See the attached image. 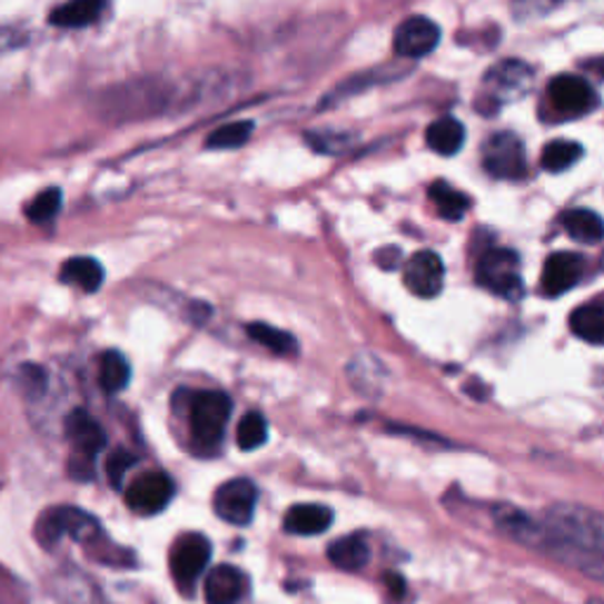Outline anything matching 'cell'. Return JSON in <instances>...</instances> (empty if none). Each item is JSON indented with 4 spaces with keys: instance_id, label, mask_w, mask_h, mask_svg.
<instances>
[{
    "instance_id": "1",
    "label": "cell",
    "mask_w": 604,
    "mask_h": 604,
    "mask_svg": "<svg viewBox=\"0 0 604 604\" xmlns=\"http://www.w3.org/2000/svg\"><path fill=\"white\" fill-rule=\"evenodd\" d=\"M536 551H545L593 578H604V515L583 505L557 503L545 513Z\"/></svg>"
},
{
    "instance_id": "2",
    "label": "cell",
    "mask_w": 604,
    "mask_h": 604,
    "mask_svg": "<svg viewBox=\"0 0 604 604\" xmlns=\"http://www.w3.org/2000/svg\"><path fill=\"white\" fill-rule=\"evenodd\" d=\"M229 416L231 399L225 393H216V389L194 393L189 399V433L194 449L201 454L218 452Z\"/></svg>"
},
{
    "instance_id": "3",
    "label": "cell",
    "mask_w": 604,
    "mask_h": 604,
    "mask_svg": "<svg viewBox=\"0 0 604 604\" xmlns=\"http://www.w3.org/2000/svg\"><path fill=\"white\" fill-rule=\"evenodd\" d=\"M65 433L71 444L69 475L78 482H88L95 477L97 454L105 449L107 435L102 425L97 423L86 408H73L65 420Z\"/></svg>"
},
{
    "instance_id": "4",
    "label": "cell",
    "mask_w": 604,
    "mask_h": 604,
    "mask_svg": "<svg viewBox=\"0 0 604 604\" xmlns=\"http://www.w3.org/2000/svg\"><path fill=\"white\" fill-rule=\"evenodd\" d=\"M534 88V69L519 60L496 62L484 73L482 102L489 109L515 105L529 95Z\"/></svg>"
},
{
    "instance_id": "5",
    "label": "cell",
    "mask_w": 604,
    "mask_h": 604,
    "mask_svg": "<svg viewBox=\"0 0 604 604\" xmlns=\"http://www.w3.org/2000/svg\"><path fill=\"white\" fill-rule=\"evenodd\" d=\"M71 538L78 543H88L100 536V522L92 515L78 508H50L41 519L36 522V541L46 545V548H55L62 538Z\"/></svg>"
},
{
    "instance_id": "6",
    "label": "cell",
    "mask_w": 604,
    "mask_h": 604,
    "mask_svg": "<svg viewBox=\"0 0 604 604\" xmlns=\"http://www.w3.org/2000/svg\"><path fill=\"white\" fill-rule=\"evenodd\" d=\"M477 284L505 300H519L524 294V284L517 253L511 248L486 250L477 263Z\"/></svg>"
},
{
    "instance_id": "7",
    "label": "cell",
    "mask_w": 604,
    "mask_h": 604,
    "mask_svg": "<svg viewBox=\"0 0 604 604\" xmlns=\"http://www.w3.org/2000/svg\"><path fill=\"white\" fill-rule=\"evenodd\" d=\"M210 562V541L201 534H187L172 545L170 572L182 593H191Z\"/></svg>"
},
{
    "instance_id": "8",
    "label": "cell",
    "mask_w": 604,
    "mask_h": 604,
    "mask_svg": "<svg viewBox=\"0 0 604 604\" xmlns=\"http://www.w3.org/2000/svg\"><path fill=\"white\" fill-rule=\"evenodd\" d=\"M482 164L486 172L501 180H519L527 172V154L517 135L494 132L484 145Z\"/></svg>"
},
{
    "instance_id": "9",
    "label": "cell",
    "mask_w": 604,
    "mask_h": 604,
    "mask_svg": "<svg viewBox=\"0 0 604 604\" xmlns=\"http://www.w3.org/2000/svg\"><path fill=\"white\" fill-rule=\"evenodd\" d=\"M258 505V489L250 479H229L225 482L212 498V508H216L218 517L237 524V527H246V524L256 515Z\"/></svg>"
},
{
    "instance_id": "10",
    "label": "cell",
    "mask_w": 604,
    "mask_h": 604,
    "mask_svg": "<svg viewBox=\"0 0 604 604\" xmlns=\"http://www.w3.org/2000/svg\"><path fill=\"white\" fill-rule=\"evenodd\" d=\"M442 41L439 27L423 14L408 17L395 31V52L404 60H420L437 50Z\"/></svg>"
},
{
    "instance_id": "11",
    "label": "cell",
    "mask_w": 604,
    "mask_h": 604,
    "mask_svg": "<svg viewBox=\"0 0 604 604\" xmlns=\"http://www.w3.org/2000/svg\"><path fill=\"white\" fill-rule=\"evenodd\" d=\"M172 494L175 486L166 473H147L128 486L126 503L138 515H159L170 503Z\"/></svg>"
},
{
    "instance_id": "12",
    "label": "cell",
    "mask_w": 604,
    "mask_h": 604,
    "mask_svg": "<svg viewBox=\"0 0 604 604\" xmlns=\"http://www.w3.org/2000/svg\"><path fill=\"white\" fill-rule=\"evenodd\" d=\"M404 284L418 298H437L444 288V263L433 250H420L404 265Z\"/></svg>"
},
{
    "instance_id": "13",
    "label": "cell",
    "mask_w": 604,
    "mask_h": 604,
    "mask_svg": "<svg viewBox=\"0 0 604 604\" xmlns=\"http://www.w3.org/2000/svg\"><path fill=\"white\" fill-rule=\"evenodd\" d=\"M548 95L555 109H560L562 113L583 116L597 107V95L583 76H572V73L555 76L548 83Z\"/></svg>"
},
{
    "instance_id": "14",
    "label": "cell",
    "mask_w": 604,
    "mask_h": 604,
    "mask_svg": "<svg viewBox=\"0 0 604 604\" xmlns=\"http://www.w3.org/2000/svg\"><path fill=\"white\" fill-rule=\"evenodd\" d=\"M583 271H586V260L576 256V253H570V250L553 253V256L543 265V277H541L543 294L548 298L564 296L583 279Z\"/></svg>"
},
{
    "instance_id": "15",
    "label": "cell",
    "mask_w": 604,
    "mask_h": 604,
    "mask_svg": "<svg viewBox=\"0 0 604 604\" xmlns=\"http://www.w3.org/2000/svg\"><path fill=\"white\" fill-rule=\"evenodd\" d=\"M246 593V576L231 564H220L206 576V604H237Z\"/></svg>"
},
{
    "instance_id": "16",
    "label": "cell",
    "mask_w": 604,
    "mask_h": 604,
    "mask_svg": "<svg viewBox=\"0 0 604 604\" xmlns=\"http://www.w3.org/2000/svg\"><path fill=\"white\" fill-rule=\"evenodd\" d=\"M334 524V511L317 503L294 505L284 517V529L296 536H319Z\"/></svg>"
},
{
    "instance_id": "17",
    "label": "cell",
    "mask_w": 604,
    "mask_h": 604,
    "mask_svg": "<svg viewBox=\"0 0 604 604\" xmlns=\"http://www.w3.org/2000/svg\"><path fill=\"white\" fill-rule=\"evenodd\" d=\"M562 227L576 244L593 246L604 241V220L595 210L572 208L567 212H562Z\"/></svg>"
},
{
    "instance_id": "18",
    "label": "cell",
    "mask_w": 604,
    "mask_h": 604,
    "mask_svg": "<svg viewBox=\"0 0 604 604\" xmlns=\"http://www.w3.org/2000/svg\"><path fill=\"white\" fill-rule=\"evenodd\" d=\"M372 551H368V543L362 534L343 536L328 545V560L336 564L343 572H359L366 567Z\"/></svg>"
},
{
    "instance_id": "19",
    "label": "cell",
    "mask_w": 604,
    "mask_h": 604,
    "mask_svg": "<svg viewBox=\"0 0 604 604\" xmlns=\"http://www.w3.org/2000/svg\"><path fill=\"white\" fill-rule=\"evenodd\" d=\"M60 279L69 286H78L86 294H95L105 284V267L95 258H71L62 265Z\"/></svg>"
},
{
    "instance_id": "20",
    "label": "cell",
    "mask_w": 604,
    "mask_h": 604,
    "mask_svg": "<svg viewBox=\"0 0 604 604\" xmlns=\"http://www.w3.org/2000/svg\"><path fill=\"white\" fill-rule=\"evenodd\" d=\"M105 3L97 0H73V3L60 6L50 12V24L60 29H81L100 19Z\"/></svg>"
},
{
    "instance_id": "21",
    "label": "cell",
    "mask_w": 604,
    "mask_h": 604,
    "mask_svg": "<svg viewBox=\"0 0 604 604\" xmlns=\"http://www.w3.org/2000/svg\"><path fill=\"white\" fill-rule=\"evenodd\" d=\"M425 142L439 156H454L465 142V128L452 116H444V119H437L427 128Z\"/></svg>"
},
{
    "instance_id": "22",
    "label": "cell",
    "mask_w": 604,
    "mask_h": 604,
    "mask_svg": "<svg viewBox=\"0 0 604 604\" xmlns=\"http://www.w3.org/2000/svg\"><path fill=\"white\" fill-rule=\"evenodd\" d=\"M572 334L591 345H604V305L586 303L572 311Z\"/></svg>"
},
{
    "instance_id": "23",
    "label": "cell",
    "mask_w": 604,
    "mask_h": 604,
    "mask_svg": "<svg viewBox=\"0 0 604 604\" xmlns=\"http://www.w3.org/2000/svg\"><path fill=\"white\" fill-rule=\"evenodd\" d=\"M430 199L437 206L439 216L449 222L463 220L467 216V208H471V199H467L463 191L454 189L452 185H446L442 180L430 187Z\"/></svg>"
},
{
    "instance_id": "24",
    "label": "cell",
    "mask_w": 604,
    "mask_h": 604,
    "mask_svg": "<svg viewBox=\"0 0 604 604\" xmlns=\"http://www.w3.org/2000/svg\"><path fill=\"white\" fill-rule=\"evenodd\" d=\"M130 376H132L130 364L119 353V349H109V353L102 355V362H100V385L107 389V393H121V389L128 387Z\"/></svg>"
},
{
    "instance_id": "25",
    "label": "cell",
    "mask_w": 604,
    "mask_h": 604,
    "mask_svg": "<svg viewBox=\"0 0 604 604\" xmlns=\"http://www.w3.org/2000/svg\"><path fill=\"white\" fill-rule=\"evenodd\" d=\"M246 334L250 336V340H256L258 345L271 349V353H275V355H294L296 347H298L294 336L286 334V330H281V328L263 324V321L248 324L246 326Z\"/></svg>"
},
{
    "instance_id": "26",
    "label": "cell",
    "mask_w": 604,
    "mask_h": 604,
    "mask_svg": "<svg viewBox=\"0 0 604 604\" xmlns=\"http://www.w3.org/2000/svg\"><path fill=\"white\" fill-rule=\"evenodd\" d=\"M581 154H583L581 145L557 140L543 149L541 166H543V170H548V172H564L581 159Z\"/></svg>"
},
{
    "instance_id": "27",
    "label": "cell",
    "mask_w": 604,
    "mask_h": 604,
    "mask_svg": "<svg viewBox=\"0 0 604 604\" xmlns=\"http://www.w3.org/2000/svg\"><path fill=\"white\" fill-rule=\"evenodd\" d=\"M253 135V121H234L212 130L206 140L208 149H239Z\"/></svg>"
},
{
    "instance_id": "28",
    "label": "cell",
    "mask_w": 604,
    "mask_h": 604,
    "mask_svg": "<svg viewBox=\"0 0 604 604\" xmlns=\"http://www.w3.org/2000/svg\"><path fill=\"white\" fill-rule=\"evenodd\" d=\"M269 437V427L263 414L250 412L241 418L239 430H237V444L241 452H256L267 442Z\"/></svg>"
},
{
    "instance_id": "29",
    "label": "cell",
    "mask_w": 604,
    "mask_h": 604,
    "mask_svg": "<svg viewBox=\"0 0 604 604\" xmlns=\"http://www.w3.org/2000/svg\"><path fill=\"white\" fill-rule=\"evenodd\" d=\"M62 208V191L57 187H50L38 194V197L27 206V218L36 225H43L57 218V212Z\"/></svg>"
},
{
    "instance_id": "30",
    "label": "cell",
    "mask_w": 604,
    "mask_h": 604,
    "mask_svg": "<svg viewBox=\"0 0 604 604\" xmlns=\"http://www.w3.org/2000/svg\"><path fill=\"white\" fill-rule=\"evenodd\" d=\"M305 142L319 154H343L355 145V138L349 132L338 130H309L305 135Z\"/></svg>"
},
{
    "instance_id": "31",
    "label": "cell",
    "mask_w": 604,
    "mask_h": 604,
    "mask_svg": "<svg viewBox=\"0 0 604 604\" xmlns=\"http://www.w3.org/2000/svg\"><path fill=\"white\" fill-rule=\"evenodd\" d=\"M135 461H138V458H135L132 454H128L126 449H119L116 454H111V458L107 463V473H109L111 486H116V489H121L128 467H132Z\"/></svg>"
},
{
    "instance_id": "32",
    "label": "cell",
    "mask_w": 604,
    "mask_h": 604,
    "mask_svg": "<svg viewBox=\"0 0 604 604\" xmlns=\"http://www.w3.org/2000/svg\"><path fill=\"white\" fill-rule=\"evenodd\" d=\"M586 604H604V600H595V597H593V600H588Z\"/></svg>"
},
{
    "instance_id": "33",
    "label": "cell",
    "mask_w": 604,
    "mask_h": 604,
    "mask_svg": "<svg viewBox=\"0 0 604 604\" xmlns=\"http://www.w3.org/2000/svg\"><path fill=\"white\" fill-rule=\"evenodd\" d=\"M602 269H604V256H602Z\"/></svg>"
}]
</instances>
